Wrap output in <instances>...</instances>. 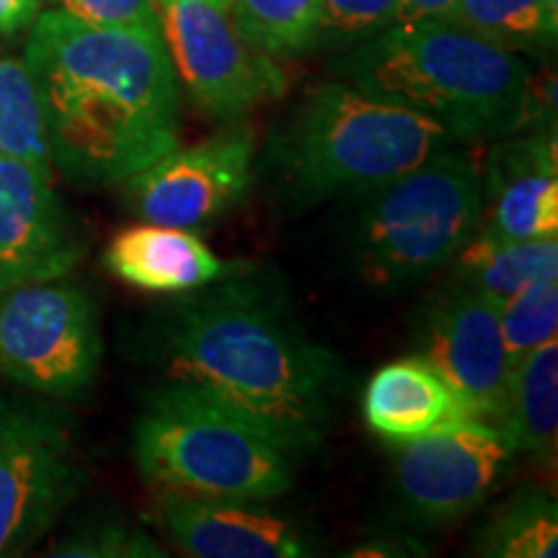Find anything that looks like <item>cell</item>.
<instances>
[{
	"label": "cell",
	"instance_id": "8992f818",
	"mask_svg": "<svg viewBox=\"0 0 558 558\" xmlns=\"http://www.w3.org/2000/svg\"><path fill=\"white\" fill-rule=\"evenodd\" d=\"M484 209V177L469 153L442 150L369 190L354 233V264L375 290H407L452 262Z\"/></svg>",
	"mask_w": 558,
	"mask_h": 558
},
{
	"label": "cell",
	"instance_id": "f546056e",
	"mask_svg": "<svg viewBox=\"0 0 558 558\" xmlns=\"http://www.w3.org/2000/svg\"><path fill=\"white\" fill-rule=\"evenodd\" d=\"M209 3H215V5H218V9H222V11H228L230 0H209Z\"/></svg>",
	"mask_w": 558,
	"mask_h": 558
},
{
	"label": "cell",
	"instance_id": "6da1fadb",
	"mask_svg": "<svg viewBox=\"0 0 558 558\" xmlns=\"http://www.w3.org/2000/svg\"><path fill=\"white\" fill-rule=\"evenodd\" d=\"M140 347L166 380L226 403L292 458L320 448L344 386L341 360L254 267L173 295L145 318Z\"/></svg>",
	"mask_w": 558,
	"mask_h": 558
},
{
	"label": "cell",
	"instance_id": "9c48e42d",
	"mask_svg": "<svg viewBox=\"0 0 558 558\" xmlns=\"http://www.w3.org/2000/svg\"><path fill=\"white\" fill-rule=\"evenodd\" d=\"M156 5L179 86L199 111L228 124L282 99L284 70L241 39L228 11L209 0H156Z\"/></svg>",
	"mask_w": 558,
	"mask_h": 558
},
{
	"label": "cell",
	"instance_id": "d4e9b609",
	"mask_svg": "<svg viewBox=\"0 0 558 558\" xmlns=\"http://www.w3.org/2000/svg\"><path fill=\"white\" fill-rule=\"evenodd\" d=\"M65 558H163L166 550L145 527L124 520H96L75 527L50 548Z\"/></svg>",
	"mask_w": 558,
	"mask_h": 558
},
{
	"label": "cell",
	"instance_id": "3957f363",
	"mask_svg": "<svg viewBox=\"0 0 558 558\" xmlns=\"http://www.w3.org/2000/svg\"><path fill=\"white\" fill-rule=\"evenodd\" d=\"M339 81L427 114L458 143L518 135L546 107L527 60L445 19L396 21L344 47Z\"/></svg>",
	"mask_w": 558,
	"mask_h": 558
},
{
	"label": "cell",
	"instance_id": "4dcf8cb0",
	"mask_svg": "<svg viewBox=\"0 0 558 558\" xmlns=\"http://www.w3.org/2000/svg\"><path fill=\"white\" fill-rule=\"evenodd\" d=\"M548 3H550V5H554V9H558V0H548Z\"/></svg>",
	"mask_w": 558,
	"mask_h": 558
},
{
	"label": "cell",
	"instance_id": "4316f807",
	"mask_svg": "<svg viewBox=\"0 0 558 558\" xmlns=\"http://www.w3.org/2000/svg\"><path fill=\"white\" fill-rule=\"evenodd\" d=\"M54 3L58 11L94 26L160 32L156 0H54Z\"/></svg>",
	"mask_w": 558,
	"mask_h": 558
},
{
	"label": "cell",
	"instance_id": "cb8c5ba5",
	"mask_svg": "<svg viewBox=\"0 0 558 558\" xmlns=\"http://www.w3.org/2000/svg\"><path fill=\"white\" fill-rule=\"evenodd\" d=\"M499 329L512 369L558 337V277L535 279L499 303Z\"/></svg>",
	"mask_w": 558,
	"mask_h": 558
},
{
	"label": "cell",
	"instance_id": "ffe728a7",
	"mask_svg": "<svg viewBox=\"0 0 558 558\" xmlns=\"http://www.w3.org/2000/svg\"><path fill=\"white\" fill-rule=\"evenodd\" d=\"M445 21L527 58H548L558 41V9L548 0H456Z\"/></svg>",
	"mask_w": 558,
	"mask_h": 558
},
{
	"label": "cell",
	"instance_id": "e0dca14e",
	"mask_svg": "<svg viewBox=\"0 0 558 558\" xmlns=\"http://www.w3.org/2000/svg\"><path fill=\"white\" fill-rule=\"evenodd\" d=\"M367 427L388 445H409L429 432L473 418L427 360L403 357L373 375L362 399Z\"/></svg>",
	"mask_w": 558,
	"mask_h": 558
},
{
	"label": "cell",
	"instance_id": "7402d4cb",
	"mask_svg": "<svg viewBox=\"0 0 558 558\" xmlns=\"http://www.w3.org/2000/svg\"><path fill=\"white\" fill-rule=\"evenodd\" d=\"M476 554L486 558H556V501L538 486H522L481 527Z\"/></svg>",
	"mask_w": 558,
	"mask_h": 558
},
{
	"label": "cell",
	"instance_id": "277c9868",
	"mask_svg": "<svg viewBox=\"0 0 558 558\" xmlns=\"http://www.w3.org/2000/svg\"><path fill=\"white\" fill-rule=\"evenodd\" d=\"M448 128L347 81L313 86L271 140L269 160L298 205L369 192L456 148Z\"/></svg>",
	"mask_w": 558,
	"mask_h": 558
},
{
	"label": "cell",
	"instance_id": "7a4b0ae2",
	"mask_svg": "<svg viewBox=\"0 0 558 558\" xmlns=\"http://www.w3.org/2000/svg\"><path fill=\"white\" fill-rule=\"evenodd\" d=\"M24 62L45 111L52 166L75 184H122L179 145L181 86L160 32L39 11Z\"/></svg>",
	"mask_w": 558,
	"mask_h": 558
},
{
	"label": "cell",
	"instance_id": "83f0119b",
	"mask_svg": "<svg viewBox=\"0 0 558 558\" xmlns=\"http://www.w3.org/2000/svg\"><path fill=\"white\" fill-rule=\"evenodd\" d=\"M41 11V0H0V39L19 37L32 29Z\"/></svg>",
	"mask_w": 558,
	"mask_h": 558
},
{
	"label": "cell",
	"instance_id": "8fae6325",
	"mask_svg": "<svg viewBox=\"0 0 558 558\" xmlns=\"http://www.w3.org/2000/svg\"><path fill=\"white\" fill-rule=\"evenodd\" d=\"M518 452L497 424L465 418L403 445L396 460V492L403 512L424 525H442L484 505Z\"/></svg>",
	"mask_w": 558,
	"mask_h": 558
},
{
	"label": "cell",
	"instance_id": "7c38bea8",
	"mask_svg": "<svg viewBox=\"0 0 558 558\" xmlns=\"http://www.w3.org/2000/svg\"><path fill=\"white\" fill-rule=\"evenodd\" d=\"M414 347L456 390L473 418L499 427L512 365L501 339L497 300L450 282L424 308Z\"/></svg>",
	"mask_w": 558,
	"mask_h": 558
},
{
	"label": "cell",
	"instance_id": "f1b7e54d",
	"mask_svg": "<svg viewBox=\"0 0 558 558\" xmlns=\"http://www.w3.org/2000/svg\"><path fill=\"white\" fill-rule=\"evenodd\" d=\"M399 3V21L416 19H448L456 0H396Z\"/></svg>",
	"mask_w": 558,
	"mask_h": 558
},
{
	"label": "cell",
	"instance_id": "5bb4252c",
	"mask_svg": "<svg viewBox=\"0 0 558 558\" xmlns=\"http://www.w3.org/2000/svg\"><path fill=\"white\" fill-rule=\"evenodd\" d=\"M160 520L184 556L192 558H308L311 530L262 501H228L158 492Z\"/></svg>",
	"mask_w": 558,
	"mask_h": 558
},
{
	"label": "cell",
	"instance_id": "603a6c76",
	"mask_svg": "<svg viewBox=\"0 0 558 558\" xmlns=\"http://www.w3.org/2000/svg\"><path fill=\"white\" fill-rule=\"evenodd\" d=\"M0 156L52 173L47 122L24 58L0 50Z\"/></svg>",
	"mask_w": 558,
	"mask_h": 558
},
{
	"label": "cell",
	"instance_id": "ac0fdd59",
	"mask_svg": "<svg viewBox=\"0 0 558 558\" xmlns=\"http://www.w3.org/2000/svg\"><path fill=\"white\" fill-rule=\"evenodd\" d=\"M514 452L543 465L556 463L558 439V344L530 352L509 380L505 416L499 422Z\"/></svg>",
	"mask_w": 558,
	"mask_h": 558
},
{
	"label": "cell",
	"instance_id": "30bf717a",
	"mask_svg": "<svg viewBox=\"0 0 558 558\" xmlns=\"http://www.w3.org/2000/svg\"><path fill=\"white\" fill-rule=\"evenodd\" d=\"M254 160V130L241 120L228 122L213 137L186 148L179 143L124 179V199L143 222L199 233L246 197Z\"/></svg>",
	"mask_w": 558,
	"mask_h": 558
},
{
	"label": "cell",
	"instance_id": "44dd1931",
	"mask_svg": "<svg viewBox=\"0 0 558 558\" xmlns=\"http://www.w3.org/2000/svg\"><path fill=\"white\" fill-rule=\"evenodd\" d=\"M228 19L246 45L269 58H298L324 41L320 0H230Z\"/></svg>",
	"mask_w": 558,
	"mask_h": 558
},
{
	"label": "cell",
	"instance_id": "9a60e30c",
	"mask_svg": "<svg viewBox=\"0 0 558 558\" xmlns=\"http://www.w3.org/2000/svg\"><path fill=\"white\" fill-rule=\"evenodd\" d=\"M558 150L556 132L501 140L484 177L481 233L505 241L558 235Z\"/></svg>",
	"mask_w": 558,
	"mask_h": 558
},
{
	"label": "cell",
	"instance_id": "2e32d148",
	"mask_svg": "<svg viewBox=\"0 0 558 558\" xmlns=\"http://www.w3.org/2000/svg\"><path fill=\"white\" fill-rule=\"evenodd\" d=\"M101 262L120 282L156 295H181L207 288L248 267L222 262L192 230L150 222L117 233Z\"/></svg>",
	"mask_w": 558,
	"mask_h": 558
},
{
	"label": "cell",
	"instance_id": "ba28073f",
	"mask_svg": "<svg viewBox=\"0 0 558 558\" xmlns=\"http://www.w3.org/2000/svg\"><path fill=\"white\" fill-rule=\"evenodd\" d=\"M86 476L68 411L0 396V558L37 546Z\"/></svg>",
	"mask_w": 558,
	"mask_h": 558
},
{
	"label": "cell",
	"instance_id": "d6986e66",
	"mask_svg": "<svg viewBox=\"0 0 558 558\" xmlns=\"http://www.w3.org/2000/svg\"><path fill=\"white\" fill-rule=\"evenodd\" d=\"M452 282L505 303L535 279L558 277V235L505 241L473 230L456 256Z\"/></svg>",
	"mask_w": 558,
	"mask_h": 558
},
{
	"label": "cell",
	"instance_id": "4fadbf2b",
	"mask_svg": "<svg viewBox=\"0 0 558 558\" xmlns=\"http://www.w3.org/2000/svg\"><path fill=\"white\" fill-rule=\"evenodd\" d=\"M86 235L54 192L52 173L0 156V290L70 277Z\"/></svg>",
	"mask_w": 558,
	"mask_h": 558
},
{
	"label": "cell",
	"instance_id": "484cf974",
	"mask_svg": "<svg viewBox=\"0 0 558 558\" xmlns=\"http://www.w3.org/2000/svg\"><path fill=\"white\" fill-rule=\"evenodd\" d=\"M324 13V41L344 47L388 29L399 21L396 0H320Z\"/></svg>",
	"mask_w": 558,
	"mask_h": 558
},
{
	"label": "cell",
	"instance_id": "5b68a950",
	"mask_svg": "<svg viewBox=\"0 0 558 558\" xmlns=\"http://www.w3.org/2000/svg\"><path fill=\"white\" fill-rule=\"evenodd\" d=\"M137 471L158 492L228 501H271L292 488L290 456L226 403L169 383L132 427Z\"/></svg>",
	"mask_w": 558,
	"mask_h": 558
},
{
	"label": "cell",
	"instance_id": "52a82bcc",
	"mask_svg": "<svg viewBox=\"0 0 558 558\" xmlns=\"http://www.w3.org/2000/svg\"><path fill=\"white\" fill-rule=\"evenodd\" d=\"M104 357L96 300L68 277L0 290V378L45 399L94 388Z\"/></svg>",
	"mask_w": 558,
	"mask_h": 558
}]
</instances>
